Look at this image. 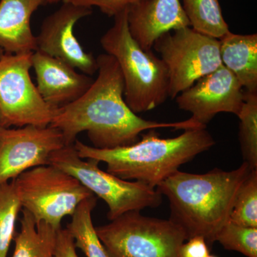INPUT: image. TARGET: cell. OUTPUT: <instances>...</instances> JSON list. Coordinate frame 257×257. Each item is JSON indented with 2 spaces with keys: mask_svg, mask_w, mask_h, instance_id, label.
<instances>
[{
  "mask_svg": "<svg viewBox=\"0 0 257 257\" xmlns=\"http://www.w3.org/2000/svg\"><path fill=\"white\" fill-rule=\"evenodd\" d=\"M96 60L98 76L91 87L77 100L59 108L50 124L60 130L65 146L74 145L77 135L84 132L93 147L111 150L136 143L147 130L204 127L191 118L158 122L140 117L125 102L124 79L114 57L101 54Z\"/></svg>",
  "mask_w": 257,
  "mask_h": 257,
  "instance_id": "obj_1",
  "label": "cell"
},
{
  "mask_svg": "<svg viewBox=\"0 0 257 257\" xmlns=\"http://www.w3.org/2000/svg\"><path fill=\"white\" fill-rule=\"evenodd\" d=\"M253 170L246 162L231 171L215 169L202 175L177 171L157 190L170 202V219L187 239L200 236L209 247L228 221L238 191Z\"/></svg>",
  "mask_w": 257,
  "mask_h": 257,
  "instance_id": "obj_2",
  "label": "cell"
},
{
  "mask_svg": "<svg viewBox=\"0 0 257 257\" xmlns=\"http://www.w3.org/2000/svg\"><path fill=\"white\" fill-rule=\"evenodd\" d=\"M215 141L206 128L185 130L177 138H161L148 130L141 140L128 146L101 150L76 140L79 157L106 164V172L124 180L136 181L157 188L184 164L207 151Z\"/></svg>",
  "mask_w": 257,
  "mask_h": 257,
  "instance_id": "obj_3",
  "label": "cell"
},
{
  "mask_svg": "<svg viewBox=\"0 0 257 257\" xmlns=\"http://www.w3.org/2000/svg\"><path fill=\"white\" fill-rule=\"evenodd\" d=\"M114 18V25L101 37V46L119 64L128 107L137 114L152 110L169 97L168 70L162 59L143 50L131 36L127 10Z\"/></svg>",
  "mask_w": 257,
  "mask_h": 257,
  "instance_id": "obj_4",
  "label": "cell"
},
{
  "mask_svg": "<svg viewBox=\"0 0 257 257\" xmlns=\"http://www.w3.org/2000/svg\"><path fill=\"white\" fill-rule=\"evenodd\" d=\"M49 164L78 179L109 208L107 218L114 220L125 213L160 207L162 195L156 188L136 181L124 180L101 170L99 162L79 157L72 146H64L51 154Z\"/></svg>",
  "mask_w": 257,
  "mask_h": 257,
  "instance_id": "obj_5",
  "label": "cell"
},
{
  "mask_svg": "<svg viewBox=\"0 0 257 257\" xmlns=\"http://www.w3.org/2000/svg\"><path fill=\"white\" fill-rule=\"evenodd\" d=\"M95 229L111 257H179L188 239L170 219L143 215L140 211H128Z\"/></svg>",
  "mask_w": 257,
  "mask_h": 257,
  "instance_id": "obj_6",
  "label": "cell"
},
{
  "mask_svg": "<svg viewBox=\"0 0 257 257\" xmlns=\"http://www.w3.org/2000/svg\"><path fill=\"white\" fill-rule=\"evenodd\" d=\"M13 182L22 208L37 223L45 221L56 230L64 217L73 215L83 200L94 195L78 179L51 165L30 169Z\"/></svg>",
  "mask_w": 257,
  "mask_h": 257,
  "instance_id": "obj_7",
  "label": "cell"
},
{
  "mask_svg": "<svg viewBox=\"0 0 257 257\" xmlns=\"http://www.w3.org/2000/svg\"><path fill=\"white\" fill-rule=\"evenodd\" d=\"M153 47L168 70L169 97L172 99L222 64L219 40L191 27L164 34Z\"/></svg>",
  "mask_w": 257,
  "mask_h": 257,
  "instance_id": "obj_8",
  "label": "cell"
},
{
  "mask_svg": "<svg viewBox=\"0 0 257 257\" xmlns=\"http://www.w3.org/2000/svg\"><path fill=\"white\" fill-rule=\"evenodd\" d=\"M33 52L5 53L0 58V126L50 125L57 109L47 104L32 82Z\"/></svg>",
  "mask_w": 257,
  "mask_h": 257,
  "instance_id": "obj_9",
  "label": "cell"
},
{
  "mask_svg": "<svg viewBox=\"0 0 257 257\" xmlns=\"http://www.w3.org/2000/svg\"><path fill=\"white\" fill-rule=\"evenodd\" d=\"M64 146L61 132L50 125L18 128L0 126V184L34 167L50 165L51 154Z\"/></svg>",
  "mask_w": 257,
  "mask_h": 257,
  "instance_id": "obj_10",
  "label": "cell"
},
{
  "mask_svg": "<svg viewBox=\"0 0 257 257\" xmlns=\"http://www.w3.org/2000/svg\"><path fill=\"white\" fill-rule=\"evenodd\" d=\"M246 92L234 74L223 64L214 72L201 77L175 98L182 110L192 114L191 119L207 127L219 113L238 116L245 101Z\"/></svg>",
  "mask_w": 257,
  "mask_h": 257,
  "instance_id": "obj_11",
  "label": "cell"
},
{
  "mask_svg": "<svg viewBox=\"0 0 257 257\" xmlns=\"http://www.w3.org/2000/svg\"><path fill=\"white\" fill-rule=\"evenodd\" d=\"M92 14V8L63 3L44 20L36 36L37 50L62 60L87 75L95 73L96 59L84 51L74 34L77 22Z\"/></svg>",
  "mask_w": 257,
  "mask_h": 257,
  "instance_id": "obj_12",
  "label": "cell"
},
{
  "mask_svg": "<svg viewBox=\"0 0 257 257\" xmlns=\"http://www.w3.org/2000/svg\"><path fill=\"white\" fill-rule=\"evenodd\" d=\"M37 76V89L44 101L59 109L77 100L94 82L85 74H79L69 64L37 50L32 57Z\"/></svg>",
  "mask_w": 257,
  "mask_h": 257,
  "instance_id": "obj_13",
  "label": "cell"
},
{
  "mask_svg": "<svg viewBox=\"0 0 257 257\" xmlns=\"http://www.w3.org/2000/svg\"><path fill=\"white\" fill-rule=\"evenodd\" d=\"M127 23L130 35L145 51L164 34L190 27L181 0H141L128 8Z\"/></svg>",
  "mask_w": 257,
  "mask_h": 257,
  "instance_id": "obj_14",
  "label": "cell"
},
{
  "mask_svg": "<svg viewBox=\"0 0 257 257\" xmlns=\"http://www.w3.org/2000/svg\"><path fill=\"white\" fill-rule=\"evenodd\" d=\"M45 5L47 0H0V48L5 53L37 51L31 18L40 6Z\"/></svg>",
  "mask_w": 257,
  "mask_h": 257,
  "instance_id": "obj_15",
  "label": "cell"
},
{
  "mask_svg": "<svg viewBox=\"0 0 257 257\" xmlns=\"http://www.w3.org/2000/svg\"><path fill=\"white\" fill-rule=\"evenodd\" d=\"M223 65L231 71L245 92L257 93V35L229 32L219 39Z\"/></svg>",
  "mask_w": 257,
  "mask_h": 257,
  "instance_id": "obj_16",
  "label": "cell"
},
{
  "mask_svg": "<svg viewBox=\"0 0 257 257\" xmlns=\"http://www.w3.org/2000/svg\"><path fill=\"white\" fill-rule=\"evenodd\" d=\"M22 211L21 229L15 235L12 257H54L57 230L45 221L37 223L28 211Z\"/></svg>",
  "mask_w": 257,
  "mask_h": 257,
  "instance_id": "obj_17",
  "label": "cell"
},
{
  "mask_svg": "<svg viewBox=\"0 0 257 257\" xmlns=\"http://www.w3.org/2000/svg\"><path fill=\"white\" fill-rule=\"evenodd\" d=\"M96 205L95 195L83 200L72 216L67 229L73 237L76 248L87 257H111L96 234L92 213Z\"/></svg>",
  "mask_w": 257,
  "mask_h": 257,
  "instance_id": "obj_18",
  "label": "cell"
},
{
  "mask_svg": "<svg viewBox=\"0 0 257 257\" xmlns=\"http://www.w3.org/2000/svg\"><path fill=\"white\" fill-rule=\"evenodd\" d=\"M181 3L196 31L218 40L229 32L219 0H182Z\"/></svg>",
  "mask_w": 257,
  "mask_h": 257,
  "instance_id": "obj_19",
  "label": "cell"
},
{
  "mask_svg": "<svg viewBox=\"0 0 257 257\" xmlns=\"http://www.w3.org/2000/svg\"><path fill=\"white\" fill-rule=\"evenodd\" d=\"M237 116L243 162L257 170V93L246 92L244 103Z\"/></svg>",
  "mask_w": 257,
  "mask_h": 257,
  "instance_id": "obj_20",
  "label": "cell"
},
{
  "mask_svg": "<svg viewBox=\"0 0 257 257\" xmlns=\"http://www.w3.org/2000/svg\"><path fill=\"white\" fill-rule=\"evenodd\" d=\"M22 209L13 180L0 184V257L8 256L15 237V223Z\"/></svg>",
  "mask_w": 257,
  "mask_h": 257,
  "instance_id": "obj_21",
  "label": "cell"
},
{
  "mask_svg": "<svg viewBox=\"0 0 257 257\" xmlns=\"http://www.w3.org/2000/svg\"><path fill=\"white\" fill-rule=\"evenodd\" d=\"M229 220L257 227V170H251L240 187Z\"/></svg>",
  "mask_w": 257,
  "mask_h": 257,
  "instance_id": "obj_22",
  "label": "cell"
},
{
  "mask_svg": "<svg viewBox=\"0 0 257 257\" xmlns=\"http://www.w3.org/2000/svg\"><path fill=\"white\" fill-rule=\"evenodd\" d=\"M221 246L246 257H257V227L243 226L229 221L216 237Z\"/></svg>",
  "mask_w": 257,
  "mask_h": 257,
  "instance_id": "obj_23",
  "label": "cell"
},
{
  "mask_svg": "<svg viewBox=\"0 0 257 257\" xmlns=\"http://www.w3.org/2000/svg\"><path fill=\"white\" fill-rule=\"evenodd\" d=\"M141 0H62L64 3H69L77 6L99 8L103 14L108 17H114L121 12L127 10L131 5Z\"/></svg>",
  "mask_w": 257,
  "mask_h": 257,
  "instance_id": "obj_24",
  "label": "cell"
},
{
  "mask_svg": "<svg viewBox=\"0 0 257 257\" xmlns=\"http://www.w3.org/2000/svg\"><path fill=\"white\" fill-rule=\"evenodd\" d=\"M179 249V257H208L209 246L202 236H193L187 239Z\"/></svg>",
  "mask_w": 257,
  "mask_h": 257,
  "instance_id": "obj_25",
  "label": "cell"
},
{
  "mask_svg": "<svg viewBox=\"0 0 257 257\" xmlns=\"http://www.w3.org/2000/svg\"><path fill=\"white\" fill-rule=\"evenodd\" d=\"M54 257H79L73 237L67 228L57 230Z\"/></svg>",
  "mask_w": 257,
  "mask_h": 257,
  "instance_id": "obj_26",
  "label": "cell"
},
{
  "mask_svg": "<svg viewBox=\"0 0 257 257\" xmlns=\"http://www.w3.org/2000/svg\"><path fill=\"white\" fill-rule=\"evenodd\" d=\"M62 0H47V4H56V3H60Z\"/></svg>",
  "mask_w": 257,
  "mask_h": 257,
  "instance_id": "obj_27",
  "label": "cell"
},
{
  "mask_svg": "<svg viewBox=\"0 0 257 257\" xmlns=\"http://www.w3.org/2000/svg\"><path fill=\"white\" fill-rule=\"evenodd\" d=\"M4 54H5L4 51H3V49L0 48V58H1L2 56L4 55Z\"/></svg>",
  "mask_w": 257,
  "mask_h": 257,
  "instance_id": "obj_28",
  "label": "cell"
},
{
  "mask_svg": "<svg viewBox=\"0 0 257 257\" xmlns=\"http://www.w3.org/2000/svg\"><path fill=\"white\" fill-rule=\"evenodd\" d=\"M208 257H217V256H214V255H211V254H209V256H208Z\"/></svg>",
  "mask_w": 257,
  "mask_h": 257,
  "instance_id": "obj_29",
  "label": "cell"
}]
</instances>
